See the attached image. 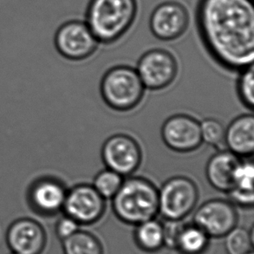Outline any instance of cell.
<instances>
[{
	"label": "cell",
	"mask_w": 254,
	"mask_h": 254,
	"mask_svg": "<svg viewBox=\"0 0 254 254\" xmlns=\"http://www.w3.org/2000/svg\"><path fill=\"white\" fill-rule=\"evenodd\" d=\"M254 234V227L250 230L238 226L234 227L224 237L227 254H248L253 252Z\"/></svg>",
	"instance_id": "44dd1931"
},
{
	"label": "cell",
	"mask_w": 254,
	"mask_h": 254,
	"mask_svg": "<svg viewBox=\"0 0 254 254\" xmlns=\"http://www.w3.org/2000/svg\"><path fill=\"white\" fill-rule=\"evenodd\" d=\"M189 24V13L182 3L166 1L153 10L149 27L155 38L173 41L185 33Z\"/></svg>",
	"instance_id": "7c38bea8"
},
{
	"label": "cell",
	"mask_w": 254,
	"mask_h": 254,
	"mask_svg": "<svg viewBox=\"0 0 254 254\" xmlns=\"http://www.w3.org/2000/svg\"><path fill=\"white\" fill-rule=\"evenodd\" d=\"M64 254H104L102 242L96 235L78 230L62 241Z\"/></svg>",
	"instance_id": "ffe728a7"
},
{
	"label": "cell",
	"mask_w": 254,
	"mask_h": 254,
	"mask_svg": "<svg viewBox=\"0 0 254 254\" xmlns=\"http://www.w3.org/2000/svg\"><path fill=\"white\" fill-rule=\"evenodd\" d=\"M101 157L107 169L128 177L140 168L142 151L137 141L130 135L116 134L104 141Z\"/></svg>",
	"instance_id": "52a82bcc"
},
{
	"label": "cell",
	"mask_w": 254,
	"mask_h": 254,
	"mask_svg": "<svg viewBox=\"0 0 254 254\" xmlns=\"http://www.w3.org/2000/svg\"><path fill=\"white\" fill-rule=\"evenodd\" d=\"M199 38L215 62L231 72L254 65V0H199Z\"/></svg>",
	"instance_id": "6da1fadb"
},
{
	"label": "cell",
	"mask_w": 254,
	"mask_h": 254,
	"mask_svg": "<svg viewBox=\"0 0 254 254\" xmlns=\"http://www.w3.org/2000/svg\"><path fill=\"white\" fill-rule=\"evenodd\" d=\"M198 186L192 179L176 175L159 189V214L169 221H182L195 209L199 200Z\"/></svg>",
	"instance_id": "5b68a950"
},
{
	"label": "cell",
	"mask_w": 254,
	"mask_h": 254,
	"mask_svg": "<svg viewBox=\"0 0 254 254\" xmlns=\"http://www.w3.org/2000/svg\"><path fill=\"white\" fill-rule=\"evenodd\" d=\"M254 167L251 161H241L234 177L233 189L227 194L231 202L243 208H253L254 203Z\"/></svg>",
	"instance_id": "e0dca14e"
},
{
	"label": "cell",
	"mask_w": 254,
	"mask_h": 254,
	"mask_svg": "<svg viewBox=\"0 0 254 254\" xmlns=\"http://www.w3.org/2000/svg\"><path fill=\"white\" fill-rule=\"evenodd\" d=\"M137 11V0H89L85 23L99 44L111 45L127 33Z\"/></svg>",
	"instance_id": "3957f363"
},
{
	"label": "cell",
	"mask_w": 254,
	"mask_h": 254,
	"mask_svg": "<svg viewBox=\"0 0 254 254\" xmlns=\"http://www.w3.org/2000/svg\"><path fill=\"white\" fill-rule=\"evenodd\" d=\"M237 93L241 103L248 110H254V65L240 72L237 82Z\"/></svg>",
	"instance_id": "603a6c76"
},
{
	"label": "cell",
	"mask_w": 254,
	"mask_h": 254,
	"mask_svg": "<svg viewBox=\"0 0 254 254\" xmlns=\"http://www.w3.org/2000/svg\"><path fill=\"white\" fill-rule=\"evenodd\" d=\"M145 90L136 69L127 65L114 66L108 69L100 83L103 102L117 112L135 109L143 99Z\"/></svg>",
	"instance_id": "277c9868"
},
{
	"label": "cell",
	"mask_w": 254,
	"mask_h": 254,
	"mask_svg": "<svg viewBox=\"0 0 254 254\" xmlns=\"http://www.w3.org/2000/svg\"><path fill=\"white\" fill-rule=\"evenodd\" d=\"M112 210L122 222L137 226L159 214V189L142 176L124 179L112 198Z\"/></svg>",
	"instance_id": "7a4b0ae2"
},
{
	"label": "cell",
	"mask_w": 254,
	"mask_h": 254,
	"mask_svg": "<svg viewBox=\"0 0 254 254\" xmlns=\"http://www.w3.org/2000/svg\"><path fill=\"white\" fill-rule=\"evenodd\" d=\"M124 180V177L113 170L103 169L95 176L92 186L104 199H112L120 189Z\"/></svg>",
	"instance_id": "7402d4cb"
},
{
	"label": "cell",
	"mask_w": 254,
	"mask_h": 254,
	"mask_svg": "<svg viewBox=\"0 0 254 254\" xmlns=\"http://www.w3.org/2000/svg\"><path fill=\"white\" fill-rule=\"evenodd\" d=\"M211 238L194 223L181 224L174 249L180 254H204Z\"/></svg>",
	"instance_id": "ac0fdd59"
},
{
	"label": "cell",
	"mask_w": 254,
	"mask_h": 254,
	"mask_svg": "<svg viewBox=\"0 0 254 254\" xmlns=\"http://www.w3.org/2000/svg\"><path fill=\"white\" fill-rule=\"evenodd\" d=\"M241 159L229 150H220L206 162V177L212 188L228 193L234 187V177Z\"/></svg>",
	"instance_id": "5bb4252c"
},
{
	"label": "cell",
	"mask_w": 254,
	"mask_h": 254,
	"mask_svg": "<svg viewBox=\"0 0 254 254\" xmlns=\"http://www.w3.org/2000/svg\"><path fill=\"white\" fill-rule=\"evenodd\" d=\"M224 142L227 150L238 157H252L254 153V116L244 114L234 118L226 127Z\"/></svg>",
	"instance_id": "9a60e30c"
},
{
	"label": "cell",
	"mask_w": 254,
	"mask_h": 254,
	"mask_svg": "<svg viewBox=\"0 0 254 254\" xmlns=\"http://www.w3.org/2000/svg\"><path fill=\"white\" fill-rule=\"evenodd\" d=\"M6 243L10 252L16 254H42L47 245V234L37 220L22 218L8 227Z\"/></svg>",
	"instance_id": "4fadbf2b"
},
{
	"label": "cell",
	"mask_w": 254,
	"mask_h": 254,
	"mask_svg": "<svg viewBox=\"0 0 254 254\" xmlns=\"http://www.w3.org/2000/svg\"><path fill=\"white\" fill-rule=\"evenodd\" d=\"M162 141L176 153L195 151L203 143L200 123L186 114H176L168 118L162 125Z\"/></svg>",
	"instance_id": "8fae6325"
},
{
	"label": "cell",
	"mask_w": 254,
	"mask_h": 254,
	"mask_svg": "<svg viewBox=\"0 0 254 254\" xmlns=\"http://www.w3.org/2000/svg\"><path fill=\"white\" fill-rule=\"evenodd\" d=\"M135 245L141 251L154 254L164 248V225L156 219L147 220L135 226Z\"/></svg>",
	"instance_id": "d6986e66"
},
{
	"label": "cell",
	"mask_w": 254,
	"mask_h": 254,
	"mask_svg": "<svg viewBox=\"0 0 254 254\" xmlns=\"http://www.w3.org/2000/svg\"><path fill=\"white\" fill-rule=\"evenodd\" d=\"M63 211L80 226H90L103 218L106 199L92 185L81 183L67 191Z\"/></svg>",
	"instance_id": "ba28073f"
},
{
	"label": "cell",
	"mask_w": 254,
	"mask_h": 254,
	"mask_svg": "<svg viewBox=\"0 0 254 254\" xmlns=\"http://www.w3.org/2000/svg\"><path fill=\"white\" fill-rule=\"evenodd\" d=\"M200 132L203 142L211 146H219L224 142L226 127L220 121L207 118L200 123Z\"/></svg>",
	"instance_id": "cb8c5ba5"
},
{
	"label": "cell",
	"mask_w": 254,
	"mask_h": 254,
	"mask_svg": "<svg viewBox=\"0 0 254 254\" xmlns=\"http://www.w3.org/2000/svg\"><path fill=\"white\" fill-rule=\"evenodd\" d=\"M16 254V253H13V252H10V254Z\"/></svg>",
	"instance_id": "484cf974"
},
{
	"label": "cell",
	"mask_w": 254,
	"mask_h": 254,
	"mask_svg": "<svg viewBox=\"0 0 254 254\" xmlns=\"http://www.w3.org/2000/svg\"><path fill=\"white\" fill-rule=\"evenodd\" d=\"M80 229V225L70 217L64 215L58 220L55 231L57 237L63 241L70 237Z\"/></svg>",
	"instance_id": "d4e9b609"
},
{
	"label": "cell",
	"mask_w": 254,
	"mask_h": 254,
	"mask_svg": "<svg viewBox=\"0 0 254 254\" xmlns=\"http://www.w3.org/2000/svg\"><path fill=\"white\" fill-rule=\"evenodd\" d=\"M254 254V252H251V253H249V254Z\"/></svg>",
	"instance_id": "4316f807"
},
{
	"label": "cell",
	"mask_w": 254,
	"mask_h": 254,
	"mask_svg": "<svg viewBox=\"0 0 254 254\" xmlns=\"http://www.w3.org/2000/svg\"><path fill=\"white\" fill-rule=\"evenodd\" d=\"M192 223L201 228L210 238H224L239 223L236 206L229 199H212L196 209Z\"/></svg>",
	"instance_id": "9c48e42d"
},
{
	"label": "cell",
	"mask_w": 254,
	"mask_h": 254,
	"mask_svg": "<svg viewBox=\"0 0 254 254\" xmlns=\"http://www.w3.org/2000/svg\"><path fill=\"white\" fill-rule=\"evenodd\" d=\"M68 189L62 182L45 179L35 184L31 192V202L39 213L54 215L62 211Z\"/></svg>",
	"instance_id": "2e32d148"
},
{
	"label": "cell",
	"mask_w": 254,
	"mask_h": 254,
	"mask_svg": "<svg viewBox=\"0 0 254 254\" xmlns=\"http://www.w3.org/2000/svg\"><path fill=\"white\" fill-rule=\"evenodd\" d=\"M135 69L145 89L156 91L174 83L179 66L172 53L163 49H153L141 56Z\"/></svg>",
	"instance_id": "8992f818"
},
{
	"label": "cell",
	"mask_w": 254,
	"mask_h": 254,
	"mask_svg": "<svg viewBox=\"0 0 254 254\" xmlns=\"http://www.w3.org/2000/svg\"><path fill=\"white\" fill-rule=\"evenodd\" d=\"M55 45L64 58L71 61H82L96 52L99 42L85 22L72 20L59 27L56 33Z\"/></svg>",
	"instance_id": "30bf717a"
}]
</instances>
